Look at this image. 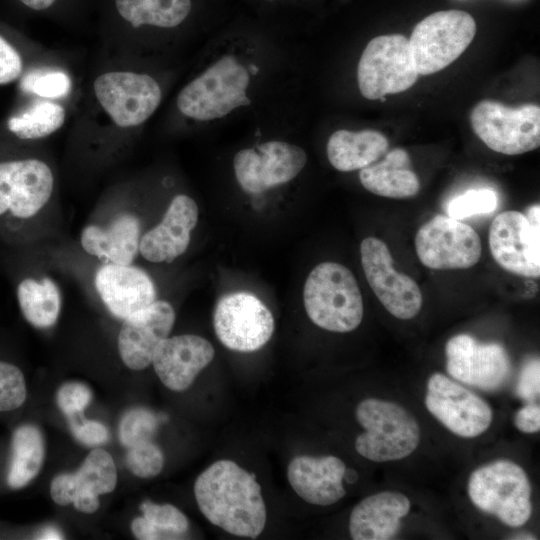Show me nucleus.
<instances>
[{
	"label": "nucleus",
	"instance_id": "obj_1",
	"mask_svg": "<svg viewBox=\"0 0 540 540\" xmlns=\"http://www.w3.org/2000/svg\"><path fill=\"white\" fill-rule=\"evenodd\" d=\"M294 92L296 52L264 32L234 29L212 38L175 103L190 122L220 126L250 113H276Z\"/></svg>",
	"mask_w": 540,
	"mask_h": 540
},
{
	"label": "nucleus",
	"instance_id": "obj_2",
	"mask_svg": "<svg viewBox=\"0 0 540 540\" xmlns=\"http://www.w3.org/2000/svg\"><path fill=\"white\" fill-rule=\"evenodd\" d=\"M194 494L205 518L224 531L252 539L262 533L267 513L261 487L235 462L211 464L197 477Z\"/></svg>",
	"mask_w": 540,
	"mask_h": 540
},
{
	"label": "nucleus",
	"instance_id": "obj_3",
	"mask_svg": "<svg viewBox=\"0 0 540 540\" xmlns=\"http://www.w3.org/2000/svg\"><path fill=\"white\" fill-rule=\"evenodd\" d=\"M303 301L310 320L328 331H353L363 318L356 278L337 262H323L312 269L304 284Z\"/></svg>",
	"mask_w": 540,
	"mask_h": 540
},
{
	"label": "nucleus",
	"instance_id": "obj_4",
	"mask_svg": "<svg viewBox=\"0 0 540 540\" xmlns=\"http://www.w3.org/2000/svg\"><path fill=\"white\" fill-rule=\"evenodd\" d=\"M356 418L365 432L357 437L355 448L368 460L387 462L403 459L419 444L417 421L396 403L365 399L356 409Z\"/></svg>",
	"mask_w": 540,
	"mask_h": 540
},
{
	"label": "nucleus",
	"instance_id": "obj_5",
	"mask_svg": "<svg viewBox=\"0 0 540 540\" xmlns=\"http://www.w3.org/2000/svg\"><path fill=\"white\" fill-rule=\"evenodd\" d=\"M254 144L238 150L233 157L234 177L240 189L260 195L287 185L307 164L306 151L287 139H261L259 129Z\"/></svg>",
	"mask_w": 540,
	"mask_h": 540
},
{
	"label": "nucleus",
	"instance_id": "obj_6",
	"mask_svg": "<svg viewBox=\"0 0 540 540\" xmlns=\"http://www.w3.org/2000/svg\"><path fill=\"white\" fill-rule=\"evenodd\" d=\"M468 494L480 510L497 516L511 527H520L532 512L531 487L526 472L515 462L501 459L472 472Z\"/></svg>",
	"mask_w": 540,
	"mask_h": 540
},
{
	"label": "nucleus",
	"instance_id": "obj_7",
	"mask_svg": "<svg viewBox=\"0 0 540 540\" xmlns=\"http://www.w3.org/2000/svg\"><path fill=\"white\" fill-rule=\"evenodd\" d=\"M476 34L474 18L463 10L434 12L422 19L408 39L414 67L430 75L454 62Z\"/></svg>",
	"mask_w": 540,
	"mask_h": 540
},
{
	"label": "nucleus",
	"instance_id": "obj_8",
	"mask_svg": "<svg viewBox=\"0 0 540 540\" xmlns=\"http://www.w3.org/2000/svg\"><path fill=\"white\" fill-rule=\"evenodd\" d=\"M417 73L408 39L401 34L380 35L364 48L357 65V85L368 100L403 92L414 85Z\"/></svg>",
	"mask_w": 540,
	"mask_h": 540
},
{
	"label": "nucleus",
	"instance_id": "obj_9",
	"mask_svg": "<svg viewBox=\"0 0 540 540\" xmlns=\"http://www.w3.org/2000/svg\"><path fill=\"white\" fill-rule=\"evenodd\" d=\"M470 121L475 134L495 152L519 155L540 145V107L537 104L509 107L483 100L474 106Z\"/></svg>",
	"mask_w": 540,
	"mask_h": 540
},
{
	"label": "nucleus",
	"instance_id": "obj_10",
	"mask_svg": "<svg viewBox=\"0 0 540 540\" xmlns=\"http://www.w3.org/2000/svg\"><path fill=\"white\" fill-rule=\"evenodd\" d=\"M93 88L100 105L122 128L143 124L158 109L163 97L155 78L128 71L101 74L95 79Z\"/></svg>",
	"mask_w": 540,
	"mask_h": 540
},
{
	"label": "nucleus",
	"instance_id": "obj_11",
	"mask_svg": "<svg viewBox=\"0 0 540 540\" xmlns=\"http://www.w3.org/2000/svg\"><path fill=\"white\" fill-rule=\"evenodd\" d=\"M421 263L434 270L467 269L478 263L482 246L477 232L468 224L437 215L423 224L415 237Z\"/></svg>",
	"mask_w": 540,
	"mask_h": 540
},
{
	"label": "nucleus",
	"instance_id": "obj_12",
	"mask_svg": "<svg viewBox=\"0 0 540 540\" xmlns=\"http://www.w3.org/2000/svg\"><path fill=\"white\" fill-rule=\"evenodd\" d=\"M213 325L225 347L244 353L262 348L271 339L275 327L268 307L248 292L223 296L215 306Z\"/></svg>",
	"mask_w": 540,
	"mask_h": 540
},
{
	"label": "nucleus",
	"instance_id": "obj_13",
	"mask_svg": "<svg viewBox=\"0 0 540 540\" xmlns=\"http://www.w3.org/2000/svg\"><path fill=\"white\" fill-rule=\"evenodd\" d=\"M360 256L366 279L386 310L403 320L415 317L422 307V292L410 276L393 267L387 245L376 237H367L361 242Z\"/></svg>",
	"mask_w": 540,
	"mask_h": 540
},
{
	"label": "nucleus",
	"instance_id": "obj_14",
	"mask_svg": "<svg viewBox=\"0 0 540 540\" xmlns=\"http://www.w3.org/2000/svg\"><path fill=\"white\" fill-rule=\"evenodd\" d=\"M425 405L447 429L465 438L481 435L492 421V410L482 398L440 373L428 380Z\"/></svg>",
	"mask_w": 540,
	"mask_h": 540
},
{
	"label": "nucleus",
	"instance_id": "obj_15",
	"mask_svg": "<svg viewBox=\"0 0 540 540\" xmlns=\"http://www.w3.org/2000/svg\"><path fill=\"white\" fill-rule=\"evenodd\" d=\"M445 352L447 372L465 384L496 390L509 376L508 354L497 343H481L470 335L459 334L448 340Z\"/></svg>",
	"mask_w": 540,
	"mask_h": 540
},
{
	"label": "nucleus",
	"instance_id": "obj_16",
	"mask_svg": "<svg viewBox=\"0 0 540 540\" xmlns=\"http://www.w3.org/2000/svg\"><path fill=\"white\" fill-rule=\"evenodd\" d=\"M54 187L49 166L38 159L0 163V215L28 219L48 203Z\"/></svg>",
	"mask_w": 540,
	"mask_h": 540
},
{
	"label": "nucleus",
	"instance_id": "obj_17",
	"mask_svg": "<svg viewBox=\"0 0 540 540\" xmlns=\"http://www.w3.org/2000/svg\"><path fill=\"white\" fill-rule=\"evenodd\" d=\"M494 260L508 272L531 278L540 276V233L534 231L525 214H498L489 230Z\"/></svg>",
	"mask_w": 540,
	"mask_h": 540
},
{
	"label": "nucleus",
	"instance_id": "obj_18",
	"mask_svg": "<svg viewBox=\"0 0 540 540\" xmlns=\"http://www.w3.org/2000/svg\"><path fill=\"white\" fill-rule=\"evenodd\" d=\"M117 484L112 456L101 448L92 450L76 473H62L51 482L50 494L59 505L73 504L84 513L99 508L98 496L110 493Z\"/></svg>",
	"mask_w": 540,
	"mask_h": 540
},
{
	"label": "nucleus",
	"instance_id": "obj_19",
	"mask_svg": "<svg viewBox=\"0 0 540 540\" xmlns=\"http://www.w3.org/2000/svg\"><path fill=\"white\" fill-rule=\"evenodd\" d=\"M174 323V308L164 300H155L125 318L118 335V351L123 363L132 370L148 367L157 346L169 336Z\"/></svg>",
	"mask_w": 540,
	"mask_h": 540
},
{
	"label": "nucleus",
	"instance_id": "obj_20",
	"mask_svg": "<svg viewBox=\"0 0 540 540\" xmlns=\"http://www.w3.org/2000/svg\"><path fill=\"white\" fill-rule=\"evenodd\" d=\"M94 286L108 311L122 320L156 300L151 277L133 264L104 263L95 273Z\"/></svg>",
	"mask_w": 540,
	"mask_h": 540
},
{
	"label": "nucleus",
	"instance_id": "obj_21",
	"mask_svg": "<svg viewBox=\"0 0 540 540\" xmlns=\"http://www.w3.org/2000/svg\"><path fill=\"white\" fill-rule=\"evenodd\" d=\"M214 355L212 344L201 336H168L157 346L151 364L168 389L180 392L191 386Z\"/></svg>",
	"mask_w": 540,
	"mask_h": 540
},
{
	"label": "nucleus",
	"instance_id": "obj_22",
	"mask_svg": "<svg viewBox=\"0 0 540 540\" xmlns=\"http://www.w3.org/2000/svg\"><path fill=\"white\" fill-rule=\"evenodd\" d=\"M198 212V206L190 196H174L160 223L141 235V256L149 262L169 263L182 255L197 224Z\"/></svg>",
	"mask_w": 540,
	"mask_h": 540
},
{
	"label": "nucleus",
	"instance_id": "obj_23",
	"mask_svg": "<svg viewBox=\"0 0 540 540\" xmlns=\"http://www.w3.org/2000/svg\"><path fill=\"white\" fill-rule=\"evenodd\" d=\"M346 467L336 456H297L287 468V478L298 496L314 505L336 503L346 494L343 486Z\"/></svg>",
	"mask_w": 540,
	"mask_h": 540
},
{
	"label": "nucleus",
	"instance_id": "obj_24",
	"mask_svg": "<svg viewBox=\"0 0 540 540\" xmlns=\"http://www.w3.org/2000/svg\"><path fill=\"white\" fill-rule=\"evenodd\" d=\"M141 225L138 217L123 212L106 225H86L80 234L85 252L104 263L133 264L139 253Z\"/></svg>",
	"mask_w": 540,
	"mask_h": 540
},
{
	"label": "nucleus",
	"instance_id": "obj_25",
	"mask_svg": "<svg viewBox=\"0 0 540 540\" xmlns=\"http://www.w3.org/2000/svg\"><path fill=\"white\" fill-rule=\"evenodd\" d=\"M410 501L402 493L384 491L366 497L352 510L349 532L354 540H388L400 529V520L410 510Z\"/></svg>",
	"mask_w": 540,
	"mask_h": 540
},
{
	"label": "nucleus",
	"instance_id": "obj_26",
	"mask_svg": "<svg viewBox=\"0 0 540 540\" xmlns=\"http://www.w3.org/2000/svg\"><path fill=\"white\" fill-rule=\"evenodd\" d=\"M389 146L387 138L372 129H337L328 138L326 154L338 171L361 170L378 161Z\"/></svg>",
	"mask_w": 540,
	"mask_h": 540
},
{
	"label": "nucleus",
	"instance_id": "obj_27",
	"mask_svg": "<svg viewBox=\"0 0 540 540\" xmlns=\"http://www.w3.org/2000/svg\"><path fill=\"white\" fill-rule=\"evenodd\" d=\"M359 180L367 191L387 198H411L420 189L419 178L410 167L409 155L401 148L391 150L384 159L361 169Z\"/></svg>",
	"mask_w": 540,
	"mask_h": 540
},
{
	"label": "nucleus",
	"instance_id": "obj_28",
	"mask_svg": "<svg viewBox=\"0 0 540 540\" xmlns=\"http://www.w3.org/2000/svg\"><path fill=\"white\" fill-rule=\"evenodd\" d=\"M17 300L24 318L36 328H49L58 320L61 292L49 277L23 279L17 286Z\"/></svg>",
	"mask_w": 540,
	"mask_h": 540
},
{
	"label": "nucleus",
	"instance_id": "obj_29",
	"mask_svg": "<svg viewBox=\"0 0 540 540\" xmlns=\"http://www.w3.org/2000/svg\"><path fill=\"white\" fill-rule=\"evenodd\" d=\"M44 440L40 430L30 424L19 426L12 435L11 461L7 483L12 489H20L39 473L44 460Z\"/></svg>",
	"mask_w": 540,
	"mask_h": 540
},
{
	"label": "nucleus",
	"instance_id": "obj_30",
	"mask_svg": "<svg viewBox=\"0 0 540 540\" xmlns=\"http://www.w3.org/2000/svg\"><path fill=\"white\" fill-rule=\"evenodd\" d=\"M120 16L134 28L180 26L192 11V0H115Z\"/></svg>",
	"mask_w": 540,
	"mask_h": 540
},
{
	"label": "nucleus",
	"instance_id": "obj_31",
	"mask_svg": "<svg viewBox=\"0 0 540 540\" xmlns=\"http://www.w3.org/2000/svg\"><path fill=\"white\" fill-rule=\"evenodd\" d=\"M143 516L131 523L134 536L140 540L179 539L188 531L186 516L171 504L145 501L140 506Z\"/></svg>",
	"mask_w": 540,
	"mask_h": 540
},
{
	"label": "nucleus",
	"instance_id": "obj_32",
	"mask_svg": "<svg viewBox=\"0 0 540 540\" xmlns=\"http://www.w3.org/2000/svg\"><path fill=\"white\" fill-rule=\"evenodd\" d=\"M65 109L52 101H37L21 114L8 121L9 130L24 140L46 137L62 127Z\"/></svg>",
	"mask_w": 540,
	"mask_h": 540
},
{
	"label": "nucleus",
	"instance_id": "obj_33",
	"mask_svg": "<svg viewBox=\"0 0 540 540\" xmlns=\"http://www.w3.org/2000/svg\"><path fill=\"white\" fill-rule=\"evenodd\" d=\"M167 415H158L145 408L128 410L121 418L119 424V438L127 448L150 441L156 433L161 422Z\"/></svg>",
	"mask_w": 540,
	"mask_h": 540
},
{
	"label": "nucleus",
	"instance_id": "obj_34",
	"mask_svg": "<svg viewBox=\"0 0 540 540\" xmlns=\"http://www.w3.org/2000/svg\"><path fill=\"white\" fill-rule=\"evenodd\" d=\"M498 205V196L490 188L470 189L453 198L447 205L448 216L462 220L474 215L493 212Z\"/></svg>",
	"mask_w": 540,
	"mask_h": 540
},
{
	"label": "nucleus",
	"instance_id": "obj_35",
	"mask_svg": "<svg viewBox=\"0 0 540 540\" xmlns=\"http://www.w3.org/2000/svg\"><path fill=\"white\" fill-rule=\"evenodd\" d=\"M69 77L57 70H33L23 76L20 88L27 93H34L44 98L65 96L70 90Z\"/></svg>",
	"mask_w": 540,
	"mask_h": 540
},
{
	"label": "nucleus",
	"instance_id": "obj_36",
	"mask_svg": "<svg viewBox=\"0 0 540 540\" xmlns=\"http://www.w3.org/2000/svg\"><path fill=\"white\" fill-rule=\"evenodd\" d=\"M126 465L137 477L152 478L161 472L164 456L155 443L144 441L128 448Z\"/></svg>",
	"mask_w": 540,
	"mask_h": 540
},
{
	"label": "nucleus",
	"instance_id": "obj_37",
	"mask_svg": "<svg viewBox=\"0 0 540 540\" xmlns=\"http://www.w3.org/2000/svg\"><path fill=\"white\" fill-rule=\"evenodd\" d=\"M26 381L15 365L0 361V412L20 407L26 400Z\"/></svg>",
	"mask_w": 540,
	"mask_h": 540
},
{
	"label": "nucleus",
	"instance_id": "obj_38",
	"mask_svg": "<svg viewBox=\"0 0 540 540\" xmlns=\"http://www.w3.org/2000/svg\"><path fill=\"white\" fill-rule=\"evenodd\" d=\"M91 399V390L80 382L65 383L57 393L58 406L68 419L80 415Z\"/></svg>",
	"mask_w": 540,
	"mask_h": 540
},
{
	"label": "nucleus",
	"instance_id": "obj_39",
	"mask_svg": "<svg viewBox=\"0 0 540 540\" xmlns=\"http://www.w3.org/2000/svg\"><path fill=\"white\" fill-rule=\"evenodd\" d=\"M69 423L75 438L85 445H101L109 438L108 429L98 421L83 420L78 422L76 418H70Z\"/></svg>",
	"mask_w": 540,
	"mask_h": 540
},
{
	"label": "nucleus",
	"instance_id": "obj_40",
	"mask_svg": "<svg viewBox=\"0 0 540 540\" xmlns=\"http://www.w3.org/2000/svg\"><path fill=\"white\" fill-rule=\"evenodd\" d=\"M517 395L527 401H533L540 394V361L534 358L527 362L519 375L516 387Z\"/></svg>",
	"mask_w": 540,
	"mask_h": 540
},
{
	"label": "nucleus",
	"instance_id": "obj_41",
	"mask_svg": "<svg viewBox=\"0 0 540 540\" xmlns=\"http://www.w3.org/2000/svg\"><path fill=\"white\" fill-rule=\"evenodd\" d=\"M22 72L19 53L0 36V85L17 79Z\"/></svg>",
	"mask_w": 540,
	"mask_h": 540
},
{
	"label": "nucleus",
	"instance_id": "obj_42",
	"mask_svg": "<svg viewBox=\"0 0 540 540\" xmlns=\"http://www.w3.org/2000/svg\"><path fill=\"white\" fill-rule=\"evenodd\" d=\"M515 426L524 433H535L540 430V407L531 402L519 409L514 417Z\"/></svg>",
	"mask_w": 540,
	"mask_h": 540
},
{
	"label": "nucleus",
	"instance_id": "obj_43",
	"mask_svg": "<svg viewBox=\"0 0 540 540\" xmlns=\"http://www.w3.org/2000/svg\"><path fill=\"white\" fill-rule=\"evenodd\" d=\"M526 218L531 228L540 233V206L539 204L532 205L526 213Z\"/></svg>",
	"mask_w": 540,
	"mask_h": 540
},
{
	"label": "nucleus",
	"instance_id": "obj_44",
	"mask_svg": "<svg viewBox=\"0 0 540 540\" xmlns=\"http://www.w3.org/2000/svg\"><path fill=\"white\" fill-rule=\"evenodd\" d=\"M20 1L33 10H45L49 8L56 0H20Z\"/></svg>",
	"mask_w": 540,
	"mask_h": 540
},
{
	"label": "nucleus",
	"instance_id": "obj_45",
	"mask_svg": "<svg viewBox=\"0 0 540 540\" xmlns=\"http://www.w3.org/2000/svg\"><path fill=\"white\" fill-rule=\"evenodd\" d=\"M39 539H62L61 532L55 527H46L38 535Z\"/></svg>",
	"mask_w": 540,
	"mask_h": 540
},
{
	"label": "nucleus",
	"instance_id": "obj_46",
	"mask_svg": "<svg viewBox=\"0 0 540 540\" xmlns=\"http://www.w3.org/2000/svg\"><path fill=\"white\" fill-rule=\"evenodd\" d=\"M264 1L267 2V3H275V2H277L278 0H264Z\"/></svg>",
	"mask_w": 540,
	"mask_h": 540
}]
</instances>
